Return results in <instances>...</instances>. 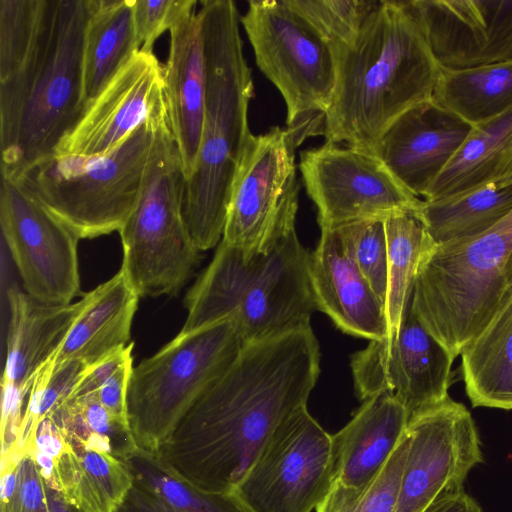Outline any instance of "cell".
Instances as JSON below:
<instances>
[{"instance_id": "5", "label": "cell", "mask_w": 512, "mask_h": 512, "mask_svg": "<svg viewBox=\"0 0 512 512\" xmlns=\"http://www.w3.org/2000/svg\"><path fill=\"white\" fill-rule=\"evenodd\" d=\"M309 258L295 230L250 259L221 240L184 297L187 318L180 332L230 318L246 344L309 325L317 310Z\"/></svg>"}, {"instance_id": "17", "label": "cell", "mask_w": 512, "mask_h": 512, "mask_svg": "<svg viewBox=\"0 0 512 512\" xmlns=\"http://www.w3.org/2000/svg\"><path fill=\"white\" fill-rule=\"evenodd\" d=\"M404 5L441 70L512 60V0H411Z\"/></svg>"}, {"instance_id": "40", "label": "cell", "mask_w": 512, "mask_h": 512, "mask_svg": "<svg viewBox=\"0 0 512 512\" xmlns=\"http://www.w3.org/2000/svg\"><path fill=\"white\" fill-rule=\"evenodd\" d=\"M195 6L194 0H133V23L140 50L153 52L157 38Z\"/></svg>"}, {"instance_id": "36", "label": "cell", "mask_w": 512, "mask_h": 512, "mask_svg": "<svg viewBox=\"0 0 512 512\" xmlns=\"http://www.w3.org/2000/svg\"><path fill=\"white\" fill-rule=\"evenodd\" d=\"M47 0H0V82L29 58L41 31Z\"/></svg>"}, {"instance_id": "21", "label": "cell", "mask_w": 512, "mask_h": 512, "mask_svg": "<svg viewBox=\"0 0 512 512\" xmlns=\"http://www.w3.org/2000/svg\"><path fill=\"white\" fill-rule=\"evenodd\" d=\"M163 93L183 173L188 180L197 163L206 93L203 37L195 9L170 29L169 55L163 66Z\"/></svg>"}, {"instance_id": "43", "label": "cell", "mask_w": 512, "mask_h": 512, "mask_svg": "<svg viewBox=\"0 0 512 512\" xmlns=\"http://www.w3.org/2000/svg\"><path fill=\"white\" fill-rule=\"evenodd\" d=\"M422 512H483L478 502L460 487L443 493Z\"/></svg>"}, {"instance_id": "26", "label": "cell", "mask_w": 512, "mask_h": 512, "mask_svg": "<svg viewBox=\"0 0 512 512\" xmlns=\"http://www.w3.org/2000/svg\"><path fill=\"white\" fill-rule=\"evenodd\" d=\"M512 182V107L473 126L423 200L451 197L480 187Z\"/></svg>"}, {"instance_id": "18", "label": "cell", "mask_w": 512, "mask_h": 512, "mask_svg": "<svg viewBox=\"0 0 512 512\" xmlns=\"http://www.w3.org/2000/svg\"><path fill=\"white\" fill-rule=\"evenodd\" d=\"M165 106L163 67L153 52L139 50L87 105L54 154H106Z\"/></svg>"}, {"instance_id": "30", "label": "cell", "mask_w": 512, "mask_h": 512, "mask_svg": "<svg viewBox=\"0 0 512 512\" xmlns=\"http://www.w3.org/2000/svg\"><path fill=\"white\" fill-rule=\"evenodd\" d=\"M511 211L512 182L484 186L439 200H422L417 216L432 243L440 245L480 235Z\"/></svg>"}, {"instance_id": "12", "label": "cell", "mask_w": 512, "mask_h": 512, "mask_svg": "<svg viewBox=\"0 0 512 512\" xmlns=\"http://www.w3.org/2000/svg\"><path fill=\"white\" fill-rule=\"evenodd\" d=\"M333 482L332 434L305 408L277 430L235 493L249 512H312Z\"/></svg>"}, {"instance_id": "32", "label": "cell", "mask_w": 512, "mask_h": 512, "mask_svg": "<svg viewBox=\"0 0 512 512\" xmlns=\"http://www.w3.org/2000/svg\"><path fill=\"white\" fill-rule=\"evenodd\" d=\"M388 247L386 316L388 337L397 333L410 301L423 254L433 243L417 214L404 213L385 221ZM434 245V244H433Z\"/></svg>"}, {"instance_id": "1", "label": "cell", "mask_w": 512, "mask_h": 512, "mask_svg": "<svg viewBox=\"0 0 512 512\" xmlns=\"http://www.w3.org/2000/svg\"><path fill=\"white\" fill-rule=\"evenodd\" d=\"M319 373L310 324L246 343L154 455L199 489L235 492L277 430L307 408Z\"/></svg>"}, {"instance_id": "35", "label": "cell", "mask_w": 512, "mask_h": 512, "mask_svg": "<svg viewBox=\"0 0 512 512\" xmlns=\"http://www.w3.org/2000/svg\"><path fill=\"white\" fill-rule=\"evenodd\" d=\"M86 367L80 361L54 362L49 358L38 370L27 398L17 444V458L29 449L38 423L71 395Z\"/></svg>"}, {"instance_id": "15", "label": "cell", "mask_w": 512, "mask_h": 512, "mask_svg": "<svg viewBox=\"0 0 512 512\" xmlns=\"http://www.w3.org/2000/svg\"><path fill=\"white\" fill-rule=\"evenodd\" d=\"M455 357L421 324L412 295L394 335L372 340L351 358L361 401L388 393L406 409L409 421L448 398Z\"/></svg>"}, {"instance_id": "34", "label": "cell", "mask_w": 512, "mask_h": 512, "mask_svg": "<svg viewBox=\"0 0 512 512\" xmlns=\"http://www.w3.org/2000/svg\"><path fill=\"white\" fill-rule=\"evenodd\" d=\"M409 449L406 430L394 453L366 486L347 488L333 483L316 512H393Z\"/></svg>"}, {"instance_id": "13", "label": "cell", "mask_w": 512, "mask_h": 512, "mask_svg": "<svg viewBox=\"0 0 512 512\" xmlns=\"http://www.w3.org/2000/svg\"><path fill=\"white\" fill-rule=\"evenodd\" d=\"M299 168L320 228L417 214L422 203L376 155L347 145L325 142L304 150Z\"/></svg>"}, {"instance_id": "28", "label": "cell", "mask_w": 512, "mask_h": 512, "mask_svg": "<svg viewBox=\"0 0 512 512\" xmlns=\"http://www.w3.org/2000/svg\"><path fill=\"white\" fill-rule=\"evenodd\" d=\"M132 483L125 460L67 443L55 462L50 488L78 512H117Z\"/></svg>"}, {"instance_id": "3", "label": "cell", "mask_w": 512, "mask_h": 512, "mask_svg": "<svg viewBox=\"0 0 512 512\" xmlns=\"http://www.w3.org/2000/svg\"><path fill=\"white\" fill-rule=\"evenodd\" d=\"M198 12L204 46L206 93L195 170L186 180L182 214L201 252L222 239L233 183L252 137L248 107L254 96L244 57L240 14L232 0H205Z\"/></svg>"}, {"instance_id": "20", "label": "cell", "mask_w": 512, "mask_h": 512, "mask_svg": "<svg viewBox=\"0 0 512 512\" xmlns=\"http://www.w3.org/2000/svg\"><path fill=\"white\" fill-rule=\"evenodd\" d=\"M309 276L317 310L344 333L370 341L388 337L385 305L356 265L335 228H320Z\"/></svg>"}, {"instance_id": "22", "label": "cell", "mask_w": 512, "mask_h": 512, "mask_svg": "<svg viewBox=\"0 0 512 512\" xmlns=\"http://www.w3.org/2000/svg\"><path fill=\"white\" fill-rule=\"evenodd\" d=\"M8 303L2 399L25 404L36 373L61 344L81 308V300L50 305L13 287L8 292Z\"/></svg>"}, {"instance_id": "14", "label": "cell", "mask_w": 512, "mask_h": 512, "mask_svg": "<svg viewBox=\"0 0 512 512\" xmlns=\"http://www.w3.org/2000/svg\"><path fill=\"white\" fill-rule=\"evenodd\" d=\"M0 226L25 292L46 304H71L80 293V239L19 181L2 175Z\"/></svg>"}, {"instance_id": "39", "label": "cell", "mask_w": 512, "mask_h": 512, "mask_svg": "<svg viewBox=\"0 0 512 512\" xmlns=\"http://www.w3.org/2000/svg\"><path fill=\"white\" fill-rule=\"evenodd\" d=\"M1 512H50L46 484L31 454L1 466Z\"/></svg>"}, {"instance_id": "19", "label": "cell", "mask_w": 512, "mask_h": 512, "mask_svg": "<svg viewBox=\"0 0 512 512\" xmlns=\"http://www.w3.org/2000/svg\"><path fill=\"white\" fill-rule=\"evenodd\" d=\"M473 126L432 99L401 114L378 142L376 155L413 195H426Z\"/></svg>"}, {"instance_id": "9", "label": "cell", "mask_w": 512, "mask_h": 512, "mask_svg": "<svg viewBox=\"0 0 512 512\" xmlns=\"http://www.w3.org/2000/svg\"><path fill=\"white\" fill-rule=\"evenodd\" d=\"M244 345L234 320L179 334L133 366L127 420L137 449L156 454L193 402L232 364Z\"/></svg>"}, {"instance_id": "37", "label": "cell", "mask_w": 512, "mask_h": 512, "mask_svg": "<svg viewBox=\"0 0 512 512\" xmlns=\"http://www.w3.org/2000/svg\"><path fill=\"white\" fill-rule=\"evenodd\" d=\"M331 46L350 45L382 0H285Z\"/></svg>"}, {"instance_id": "11", "label": "cell", "mask_w": 512, "mask_h": 512, "mask_svg": "<svg viewBox=\"0 0 512 512\" xmlns=\"http://www.w3.org/2000/svg\"><path fill=\"white\" fill-rule=\"evenodd\" d=\"M296 145L279 126L252 135L235 177L222 241L246 259L267 254L295 230L300 184Z\"/></svg>"}, {"instance_id": "29", "label": "cell", "mask_w": 512, "mask_h": 512, "mask_svg": "<svg viewBox=\"0 0 512 512\" xmlns=\"http://www.w3.org/2000/svg\"><path fill=\"white\" fill-rule=\"evenodd\" d=\"M88 1L82 57L86 107L140 50L133 23V0Z\"/></svg>"}, {"instance_id": "44", "label": "cell", "mask_w": 512, "mask_h": 512, "mask_svg": "<svg viewBox=\"0 0 512 512\" xmlns=\"http://www.w3.org/2000/svg\"><path fill=\"white\" fill-rule=\"evenodd\" d=\"M46 489L50 512H78L63 499L58 491L51 489L47 485Z\"/></svg>"}, {"instance_id": "6", "label": "cell", "mask_w": 512, "mask_h": 512, "mask_svg": "<svg viewBox=\"0 0 512 512\" xmlns=\"http://www.w3.org/2000/svg\"><path fill=\"white\" fill-rule=\"evenodd\" d=\"M512 284V211L488 231L431 245L414 280L412 307L455 358Z\"/></svg>"}, {"instance_id": "2", "label": "cell", "mask_w": 512, "mask_h": 512, "mask_svg": "<svg viewBox=\"0 0 512 512\" xmlns=\"http://www.w3.org/2000/svg\"><path fill=\"white\" fill-rule=\"evenodd\" d=\"M337 82L326 142L374 154L389 126L432 98L441 69L404 1H384L356 39L333 50Z\"/></svg>"}, {"instance_id": "33", "label": "cell", "mask_w": 512, "mask_h": 512, "mask_svg": "<svg viewBox=\"0 0 512 512\" xmlns=\"http://www.w3.org/2000/svg\"><path fill=\"white\" fill-rule=\"evenodd\" d=\"M49 417L71 446L109 453L123 460L137 449L128 422L90 396L65 400Z\"/></svg>"}, {"instance_id": "24", "label": "cell", "mask_w": 512, "mask_h": 512, "mask_svg": "<svg viewBox=\"0 0 512 512\" xmlns=\"http://www.w3.org/2000/svg\"><path fill=\"white\" fill-rule=\"evenodd\" d=\"M139 298L120 268L112 278L83 295L76 318L50 358L90 366L126 347Z\"/></svg>"}, {"instance_id": "25", "label": "cell", "mask_w": 512, "mask_h": 512, "mask_svg": "<svg viewBox=\"0 0 512 512\" xmlns=\"http://www.w3.org/2000/svg\"><path fill=\"white\" fill-rule=\"evenodd\" d=\"M460 355L472 406L512 410V284Z\"/></svg>"}, {"instance_id": "4", "label": "cell", "mask_w": 512, "mask_h": 512, "mask_svg": "<svg viewBox=\"0 0 512 512\" xmlns=\"http://www.w3.org/2000/svg\"><path fill=\"white\" fill-rule=\"evenodd\" d=\"M88 0H47L25 64L0 82L1 175L17 178L53 155L86 109L83 39Z\"/></svg>"}, {"instance_id": "7", "label": "cell", "mask_w": 512, "mask_h": 512, "mask_svg": "<svg viewBox=\"0 0 512 512\" xmlns=\"http://www.w3.org/2000/svg\"><path fill=\"white\" fill-rule=\"evenodd\" d=\"M165 109L166 106L106 154H53L14 180L79 239L119 232L138 203L154 125Z\"/></svg>"}, {"instance_id": "23", "label": "cell", "mask_w": 512, "mask_h": 512, "mask_svg": "<svg viewBox=\"0 0 512 512\" xmlns=\"http://www.w3.org/2000/svg\"><path fill=\"white\" fill-rule=\"evenodd\" d=\"M409 423L405 407L391 394L365 401L351 420L332 435L334 482L362 488L384 468Z\"/></svg>"}, {"instance_id": "8", "label": "cell", "mask_w": 512, "mask_h": 512, "mask_svg": "<svg viewBox=\"0 0 512 512\" xmlns=\"http://www.w3.org/2000/svg\"><path fill=\"white\" fill-rule=\"evenodd\" d=\"M185 176L167 110L154 125L138 203L119 230L123 270L139 297L176 296L196 271L201 251L182 214Z\"/></svg>"}, {"instance_id": "27", "label": "cell", "mask_w": 512, "mask_h": 512, "mask_svg": "<svg viewBox=\"0 0 512 512\" xmlns=\"http://www.w3.org/2000/svg\"><path fill=\"white\" fill-rule=\"evenodd\" d=\"M125 461L133 483L117 512H249L235 492L199 489L153 454L136 449Z\"/></svg>"}, {"instance_id": "31", "label": "cell", "mask_w": 512, "mask_h": 512, "mask_svg": "<svg viewBox=\"0 0 512 512\" xmlns=\"http://www.w3.org/2000/svg\"><path fill=\"white\" fill-rule=\"evenodd\" d=\"M431 99L472 126L490 120L512 107V60L441 70Z\"/></svg>"}, {"instance_id": "10", "label": "cell", "mask_w": 512, "mask_h": 512, "mask_svg": "<svg viewBox=\"0 0 512 512\" xmlns=\"http://www.w3.org/2000/svg\"><path fill=\"white\" fill-rule=\"evenodd\" d=\"M240 22L258 68L285 101L296 147L323 135L337 82L331 46L285 0H250Z\"/></svg>"}, {"instance_id": "16", "label": "cell", "mask_w": 512, "mask_h": 512, "mask_svg": "<svg viewBox=\"0 0 512 512\" xmlns=\"http://www.w3.org/2000/svg\"><path fill=\"white\" fill-rule=\"evenodd\" d=\"M409 449L393 512H422L445 492L463 487L483 462L469 410L450 397L410 419Z\"/></svg>"}, {"instance_id": "42", "label": "cell", "mask_w": 512, "mask_h": 512, "mask_svg": "<svg viewBox=\"0 0 512 512\" xmlns=\"http://www.w3.org/2000/svg\"><path fill=\"white\" fill-rule=\"evenodd\" d=\"M132 369L133 359H130L113 373L94 393L87 395L96 399L114 416L127 422V392Z\"/></svg>"}, {"instance_id": "41", "label": "cell", "mask_w": 512, "mask_h": 512, "mask_svg": "<svg viewBox=\"0 0 512 512\" xmlns=\"http://www.w3.org/2000/svg\"><path fill=\"white\" fill-rule=\"evenodd\" d=\"M66 446L67 442L57 424L49 416L43 418L26 453L35 460L48 487L52 485L55 462Z\"/></svg>"}, {"instance_id": "38", "label": "cell", "mask_w": 512, "mask_h": 512, "mask_svg": "<svg viewBox=\"0 0 512 512\" xmlns=\"http://www.w3.org/2000/svg\"><path fill=\"white\" fill-rule=\"evenodd\" d=\"M335 229L349 248L362 275L386 305L388 247L384 221H358Z\"/></svg>"}]
</instances>
